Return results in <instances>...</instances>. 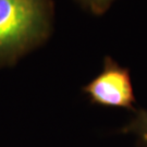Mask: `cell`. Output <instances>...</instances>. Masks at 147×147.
I'll return each instance as SVG.
<instances>
[{
    "label": "cell",
    "instance_id": "cell-2",
    "mask_svg": "<svg viewBox=\"0 0 147 147\" xmlns=\"http://www.w3.org/2000/svg\"><path fill=\"white\" fill-rule=\"evenodd\" d=\"M83 92L94 105L134 110L136 99L130 71L110 57H106L101 73L85 85Z\"/></svg>",
    "mask_w": 147,
    "mask_h": 147
},
{
    "label": "cell",
    "instance_id": "cell-4",
    "mask_svg": "<svg viewBox=\"0 0 147 147\" xmlns=\"http://www.w3.org/2000/svg\"><path fill=\"white\" fill-rule=\"evenodd\" d=\"M79 1L94 13L101 14L110 7L113 0H79Z\"/></svg>",
    "mask_w": 147,
    "mask_h": 147
},
{
    "label": "cell",
    "instance_id": "cell-3",
    "mask_svg": "<svg viewBox=\"0 0 147 147\" xmlns=\"http://www.w3.org/2000/svg\"><path fill=\"white\" fill-rule=\"evenodd\" d=\"M121 131L135 134L138 143L143 147H147V110H136L135 117Z\"/></svg>",
    "mask_w": 147,
    "mask_h": 147
},
{
    "label": "cell",
    "instance_id": "cell-1",
    "mask_svg": "<svg viewBox=\"0 0 147 147\" xmlns=\"http://www.w3.org/2000/svg\"><path fill=\"white\" fill-rule=\"evenodd\" d=\"M50 0H0V64H12L48 36Z\"/></svg>",
    "mask_w": 147,
    "mask_h": 147
}]
</instances>
